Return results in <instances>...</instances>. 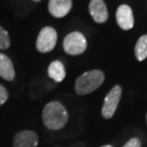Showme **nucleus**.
<instances>
[{
	"mask_svg": "<svg viewBox=\"0 0 147 147\" xmlns=\"http://www.w3.org/2000/svg\"><path fill=\"white\" fill-rule=\"evenodd\" d=\"M68 112L60 102L51 101L44 107L42 119L45 126L50 130H59L68 121Z\"/></svg>",
	"mask_w": 147,
	"mask_h": 147,
	"instance_id": "nucleus-1",
	"label": "nucleus"
},
{
	"mask_svg": "<svg viewBox=\"0 0 147 147\" xmlns=\"http://www.w3.org/2000/svg\"><path fill=\"white\" fill-rule=\"evenodd\" d=\"M104 74L99 70L85 72L76 80L75 90L80 96L88 95L101 86L104 81Z\"/></svg>",
	"mask_w": 147,
	"mask_h": 147,
	"instance_id": "nucleus-2",
	"label": "nucleus"
},
{
	"mask_svg": "<svg viewBox=\"0 0 147 147\" xmlns=\"http://www.w3.org/2000/svg\"><path fill=\"white\" fill-rule=\"evenodd\" d=\"M86 38L79 32H73L64 38L63 49L66 54L71 55H78L83 54L86 51Z\"/></svg>",
	"mask_w": 147,
	"mask_h": 147,
	"instance_id": "nucleus-3",
	"label": "nucleus"
},
{
	"mask_svg": "<svg viewBox=\"0 0 147 147\" xmlns=\"http://www.w3.org/2000/svg\"><path fill=\"white\" fill-rule=\"evenodd\" d=\"M57 41V33L54 28L45 27L39 32L36 39V49L40 53H49L54 50Z\"/></svg>",
	"mask_w": 147,
	"mask_h": 147,
	"instance_id": "nucleus-4",
	"label": "nucleus"
},
{
	"mask_svg": "<svg viewBox=\"0 0 147 147\" xmlns=\"http://www.w3.org/2000/svg\"><path fill=\"white\" fill-rule=\"evenodd\" d=\"M122 89L119 85H116L111 89V91L105 96L104 103L102 106V116L104 119H109L116 113L117 108L119 106L120 98H121Z\"/></svg>",
	"mask_w": 147,
	"mask_h": 147,
	"instance_id": "nucleus-5",
	"label": "nucleus"
},
{
	"mask_svg": "<svg viewBox=\"0 0 147 147\" xmlns=\"http://www.w3.org/2000/svg\"><path fill=\"white\" fill-rule=\"evenodd\" d=\"M116 18L117 24L122 30H131L134 27V16L130 6L120 5L117 10Z\"/></svg>",
	"mask_w": 147,
	"mask_h": 147,
	"instance_id": "nucleus-6",
	"label": "nucleus"
},
{
	"mask_svg": "<svg viewBox=\"0 0 147 147\" xmlns=\"http://www.w3.org/2000/svg\"><path fill=\"white\" fill-rule=\"evenodd\" d=\"M89 13L96 23H105L108 20V10L103 0H91Z\"/></svg>",
	"mask_w": 147,
	"mask_h": 147,
	"instance_id": "nucleus-7",
	"label": "nucleus"
},
{
	"mask_svg": "<svg viewBox=\"0 0 147 147\" xmlns=\"http://www.w3.org/2000/svg\"><path fill=\"white\" fill-rule=\"evenodd\" d=\"M73 7L72 0H50L48 9L54 17L61 18L70 13Z\"/></svg>",
	"mask_w": 147,
	"mask_h": 147,
	"instance_id": "nucleus-8",
	"label": "nucleus"
},
{
	"mask_svg": "<svg viewBox=\"0 0 147 147\" xmlns=\"http://www.w3.org/2000/svg\"><path fill=\"white\" fill-rule=\"evenodd\" d=\"M38 138L33 131H21L13 139V147H37Z\"/></svg>",
	"mask_w": 147,
	"mask_h": 147,
	"instance_id": "nucleus-9",
	"label": "nucleus"
},
{
	"mask_svg": "<svg viewBox=\"0 0 147 147\" xmlns=\"http://www.w3.org/2000/svg\"><path fill=\"white\" fill-rule=\"evenodd\" d=\"M0 76L8 81L13 80L16 76V72L10 57L1 53H0Z\"/></svg>",
	"mask_w": 147,
	"mask_h": 147,
	"instance_id": "nucleus-10",
	"label": "nucleus"
},
{
	"mask_svg": "<svg viewBox=\"0 0 147 147\" xmlns=\"http://www.w3.org/2000/svg\"><path fill=\"white\" fill-rule=\"evenodd\" d=\"M48 75L55 82H61L66 76V71L64 65L59 60H55L50 64L48 68Z\"/></svg>",
	"mask_w": 147,
	"mask_h": 147,
	"instance_id": "nucleus-11",
	"label": "nucleus"
},
{
	"mask_svg": "<svg viewBox=\"0 0 147 147\" xmlns=\"http://www.w3.org/2000/svg\"><path fill=\"white\" fill-rule=\"evenodd\" d=\"M135 55L139 61L144 60L147 57V34L139 38L135 47Z\"/></svg>",
	"mask_w": 147,
	"mask_h": 147,
	"instance_id": "nucleus-12",
	"label": "nucleus"
},
{
	"mask_svg": "<svg viewBox=\"0 0 147 147\" xmlns=\"http://www.w3.org/2000/svg\"><path fill=\"white\" fill-rule=\"evenodd\" d=\"M11 46V40L8 32L0 26V50H7Z\"/></svg>",
	"mask_w": 147,
	"mask_h": 147,
	"instance_id": "nucleus-13",
	"label": "nucleus"
},
{
	"mask_svg": "<svg viewBox=\"0 0 147 147\" xmlns=\"http://www.w3.org/2000/svg\"><path fill=\"white\" fill-rule=\"evenodd\" d=\"M9 98V94L6 90V88L2 85H0V105L4 104Z\"/></svg>",
	"mask_w": 147,
	"mask_h": 147,
	"instance_id": "nucleus-14",
	"label": "nucleus"
},
{
	"mask_svg": "<svg viewBox=\"0 0 147 147\" xmlns=\"http://www.w3.org/2000/svg\"><path fill=\"white\" fill-rule=\"evenodd\" d=\"M140 146H142V143H140V140L138 138H133V139L129 140L123 145V147H140Z\"/></svg>",
	"mask_w": 147,
	"mask_h": 147,
	"instance_id": "nucleus-15",
	"label": "nucleus"
},
{
	"mask_svg": "<svg viewBox=\"0 0 147 147\" xmlns=\"http://www.w3.org/2000/svg\"><path fill=\"white\" fill-rule=\"evenodd\" d=\"M101 147H113L112 145H104V146H101Z\"/></svg>",
	"mask_w": 147,
	"mask_h": 147,
	"instance_id": "nucleus-16",
	"label": "nucleus"
},
{
	"mask_svg": "<svg viewBox=\"0 0 147 147\" xmlns=\"http://www.w3.org/2000/svg\"><path fill=\"white\" fill-rule=\"evenodd\" d=\"M34 2H39V1H41V0H34Z\"/></svg>",
	"mask_w": 147,
	"mask_h": 147,
	"instance_id": "nucleus-17",
	"label": "nucleus"
},
{
	"mask_svg": "<svg viewBox=\"0 0 147 147\" xmlns=\"http://www.w3.org/2000/svg\"><path fill=\"white\" fill-rule=\"evenodd\" d=\"M146 121H147V115H146Z\"/></svg>",
	"mask_w": 147,
	"mask_h": 147,
	"instance_id": "nucleus-18",
	"label": "nucleus"
}]
</instances>
